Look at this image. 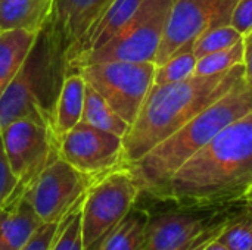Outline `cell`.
<instances>
[{
	"label": "cell",
	"instance_id": "cell-27",
	"mask_svg": "<svg viewBox=\"0 0 252 250\" xmlns=\"http://www.w3.org/2000/svg\"><path fill=\"white\" fill-rule=\"evenodd\" d=\"M230 214H232V211L224 209V211H223V212H221V214H220L208 227H205V228L199 233V236L196 237L195 243H193L188 250L205 249V246H207L208 243H211L214 239H217V237L223 233V230H224V227H226V224H227V221H229Z\"/></svg>",
	"mask_w": 252,
	"mask_h": 250
},
{
	"label": "cell",
	"instance_id": "cell-14",
	"mask_svg": "<svg viewBox=\"0 0 252 250\" xmlns=\"http://www.w3.org/2000/svg\"><path fill=\"white\" fill-rule=\"evenodd\" d=\"M43 225L19 184L13 196L0 206V250H22Z\"/></svg>",
	"mask_w": 252,
	"mask_h": 250
},
{
	"label": "cell",
	"instance_id": "cell-10",
	"mask_svg": "<svg viewBox=\"0 0 252 250\" xmlns=\"http://www.w3.org/2000/svg\"><path fill=\"white\" fill-rule=\"evenodd\" d=\"M58 155L80 172L94 178L127 167L123 137L81 121L61 137Z\"/></svg>",
	"mask_w": 252,
	"mask_h": 250
},
{
	"label": "cell",
	"instance_id": "cell-19",
	"mask_svg": "<svg viewBox=\"0 0 252 250\" xmlns=\"http://www.w3.org/2000/svg\"><path fill=\"white\" fill-rule=\"evenodd\" d=\"M151 214L134 206L130 214L99 243L96 250H142Z\"/></svg>",
	"mask_w": 252,
	"mask_h": 250
},
{
	"label": "cell",
	"instance_id": "cell-30",
	"mask_svg": "<svg viewBox=\"0 0 252 250\" xmlns=\"http://www.w3.org/2000/svg\"><path fill=\"white\" fill-rule=\"evenodd\" d=\"M244 65H245V80L252 87V29L244 35Z\"/></svg>",
	"mask_w": 252,
	"mask_h": 250
},
{
	"label": "cell",
	"instance_id": "cell-20",
	"mask_svg": "<svg viewBox=\"0 0 252 250\" xmlns=\"http://www.w3.org/2000/svg\"><path fill=\"white\" fill-rule=\"evenodd\" d=\"M81 122L93 125L96 128L114 133L120 137H124L128 131V124L108 105V102L87 84L86 87V100L81 115Z\"/></svg>",
	"mask_w": 252,
	"mask_h": 250
},
{
	"label": "cell",
	"instance_id": "cell-7",
	"mask_svg": "<svg viewBox=\"0 0 252 250\" xmlns=\"http://www.w3.org/2000/svg\"><path fill=\"white\" fill-rule=\"evenodd\" d=\"M155 68L157 65L154 62L106 60L83 65L74 72H78L131 125L154 85Z\"/></svg>",
	"mask_w": 252,
	"mask_h": 250
},
{
	"label": "cell",
	"instance_id": "cell-29",
	"mask_svg": "<svg viewBox=\"0 0 252 250\" xmlns=\"http://www.w3.org/2000/svg\"><path fill=\"white\" fill-rule=\"evenodd\" d=\"M59 224H43L22 250H49L58 233Z\"/></svg>",
	"mask_w": 252,
	"mask_h": 250
},
{
	"label": "cell",
	"instance_id": "cell-1",
	"mask_svg": "<svg viewBox=\"0 0 252 250\" xmlns=\"http://www.w3.org/2000/svg\"><path fill=\"white\" fill-rule=\"evenodd\" d=\"M252 189V111L224 127L170 178L158 200L182 208H226Z\"/></svg>",
	"mask_w": 252,
	"mask_h": 250
},
{
	"label": "cell",
	"instance_id": "cell-4",
	"mask_svg": "<svg viewBox=\"0 0 252 250\" xmlns=\"http://www.w3.org/2000/svg\"><path fill=\"white\" fill-rule=\"evenodd\" d=\"M65 77V53L44 25L22 68L0 97V133L12 121L30 118L44 124L58 137L55 113Z\"/></svg>",
	"mask_w": 252,
	"mask_h": 250
},
{
	"label": "cell",
	"instance_id": "cell-23",
	"mask_svg": "<svg viewBox=\"0 0 252 250\" xmlns=\"http://www.w3.org/2000/svg\"><path fill=\"white\" fill-rule=\"evenodd\" d=\"M244 55H245V47H244V38H242L232 47L213 52L210 55L199 57L196 62L193 75L205 77V75H214V74L227 71L239 63H244Z\"/></svg>",
	"mask_w": 252,
	"mask_h": 250
},
{
	"label": "cell",
	"instance_id": "cell-26",
	"mask_svg": "<svg viewBox=\"0 0 252 250\" xmlns=\"http://www.w3.org/2000/svg\"><path fill=\"white\" fill-rule=\"evenodd\" d=\"M19 180L13 174L0 137V206H3L18 190Z\"/></svg>",
	"mask_w": 252,
	"mask_h": 250
},
{
	"label": "cell",
	"instance_id": "cell-17",
	"mask_svg": "<svg viewBox=\"0 0 252 250\" xmlns=\"http://www.w3.org/2000/svg\"><path fill=\"white\" fill-rule=\"evenodd\" d=\"M37 34L25 29L0 32V97L22 68Z\"/></svg>",
	"mask_w": 252,
	"mask_h": 250
},
{
	"label": "cell",
	"instance_id": "cell-22",
	"mask_svg": "<svg viewBox=\"0 0 252 250\" xmlns=\"http://www.w3.org/2000/svg\"><path fill=\"white\" fill-rule=\"evenodd\" d=\"M232 211L219 240L230 250H252V202Z\"/></svg>",
	"mask_w": 252,
	"mask_h": 250
},
{
	"label": "cell",
	"instance_id": "cell-33",
	"mask_svg": "<svg viewBox=\"0 0 252 250\" xmlns=\"http://www.w3.org/2000/svg\"><path fill=\"white\" fill-rule=\"evenodd\" d=\"M0 32H1V31H0Z\"/></svg>",
	"mask_w": 252,
	"mask_h": 250
},
{
	"label": "cell",
	"instance_id": "cell-3",
	"mask_svg": "<svg viewBox=\"0 0 252 250\" xmlns=\"http://www.w3.org/2000/svg\"><path fill=\"white\" fill-rule=\"evenodd\" d=\"M252 111V87L239 81L217 102L195 115L140 161L128 165L142 193L157 199L174 172L211 141L224 127Z\"/></svg>",
	"mask_w": 252,
	"mask_h": 250
},
{
	"label": "cell",
	"instance_id": "cell-9",
	"mask_svg": "<svg viewBox=\"0 0 252 250\" xmlns=\"http://www.w3.org/2000/svg\"><path fill=\"white\" fill-rule=\"evenodd\" d=\"M6 156L19 184L28 189L37 175L56 158L59 139L41 122L19 118L0 133Z\"/></svg>",
	"mask_w": 252,
	"mask_h": 250
},
{
	"label": "cell",
	"instance_id": "cell-2",
	"mask_svg": "<svg viewBox=\"0 0 252 250\" xmlns=\"http://www.w3.org/2000/svg\"><path fill=\"white\" fill-rule=\"evenodd\" d=\"M242 80H245V65L239 63L214 75H192L179 83L154 84L123 137L127 167L140 161Z\"/></svg>",
	"mask_w": 252,
	"mask_h": 250
},
{
	"label": "cell",
	"instance_id": "cell-13",
	"mask_svg": "<svg viewBox=\"0 0 252 250\" xmlns=\"http://www.w3.org/2000/svg\"><path fill=\"white\" fill-rule=\"evenodd\" d=\"M112 1L114 0H53L46 25L65 55Z\"/></svg>",
	"mask_w": 252,
	"mask_h": 250
},
{
	"label": "cell",
	"instance_id": "cell-28",
	"mask_svg": "<svg viewBox=\"0 0 252 250\" xmlns=\"http://www.w3.org/2000/svg\"><path fill=\"white\" fill-rule=\"evenodd\" d=\"M238 32H241L242 35H245L247 32H250L252 29V0H238L233 12H232V18H230V24Z\"/></svg>",
	"mask_w": 252,
	"mask_h": 250
},
{
	"label": "cell",
	"instance_id": "cell-18",
	"mask_svg": "<svg viewBox=\"0 0 252 250\" xmlns=\"http://www.w3.org/2000/svg\"><path fill=\"white\" fill-rule=\"evenodd\" d=\"M86 87L87 83L78 72H72L65 77L55 113V127L59 140L65 133L72 130L81 121L86 100Z\"/></svg>",
	"mask_w": 252,
	"mask_h": 250
},
{
	"label": "cell",
	"instance_id": "cell-21",
	"mask_svg": "<svg viewBox=\"0 0 252 250\" xmlns=\"http://www.w3.org/2000/svg\"><path fill=\"white\" fill-rule=\"evenodd\" d=\"M193 41L179 47V50L164 63L157 65L154 84H171L190 78L195 74L198 57L193 55Z\"/></svg>",
	"mask_w": 252,
	"mask_h": 250
},
{
	"label": "cell",
	"instance_id": "cell-12",
	"mask_svg": "<svg viewBox=\"0 0 252 250\" xmlns=\"http://www.w3.org/2000/svg\"><path fill=\"white\" fill-rule=\"evenodd\" d=\"M224 209L179 208L151 215L142 250H188Z\"/></svg>",
	"mask_w": 252,
	"mask_h": 250
},
{
	"label": "cell",
	"instance_id": "cell-15",
	"mask_svg": "<svg viewBox=\"0 0 252 250\" xmlns=\"http://www.w3.org/2000/svg\"><path fill=\"white\" fill-rule=\"evenodd\" d=\"M142 3L143 0H114L106 7V10L96 19V22L83 34V37L66 52V66L72 60L108 43L131 19V16L137 12Z\"/></svg>",
	"mask_w": 252,
	"mask_h": 250
},
{
	"label": "cell",
	"instance_id": "cell-5",
	"mask_svg": "<svg viewBox=\"0 0 252 250\" xmlns=\"http://www.w3.org/2000/svg\"><path fill=\"white\" fill-rule=\"evenodd\" d=\"M142 189L128 167L99 177L81 202V234L84 250H96L99 243L136 206Z\"/></svg>",
	"mask_w": 252,
	"mask_h": 250
},
{
	"label": "cell",
	"instance_id": "cell-25",
	"mask_svg": "<svg viewBox=\"0 0 252 250\" xmlns=\"http://www.w3.org/2000/svg\"><path fill=\"white\" fill-rule=\"evenodd\" d=\"M49 250H84L81 234V203L63 221Z\"/></svg>",
	"mask_w": 252,
	"mask_h": 250
},
{
	"label": "cell",
	"instance_id": "cell-6",
	"mask_svg": "<svg viewBox=\"0 0 252 250\" xmlns=\"http://www.w3.org/2000/svg\"><path fill=\"white\" fill-rule=\"evenodd\" d=\"M173 0H143L131 19L102 47L72 60L66 75L96 62H154L159 49Z\"/></svg>",
	"mask_w": 252,
	"mask_h": 250
},
{
	"label": "cell",
	"instance_id": "cell-8",
	"mask_svg": "<svg viewBox=\"0 0 252 250\" xmlns=\"http://www.w3.org/2000/svg\"><path fill=\"white\" fill-rule=\"evenodd\" d=\"M96 180L56 156L25 189V196L43 224H59L80 206Z\"/></svg>",
	"mask_w": 252,
	"mask_h": 250
},
{
	"label": "cell",
	"instance_id": "cell-24",
	"mask_svg": "<svg viewBox=\"0 0 252 250\" xmlns=\"http://www.w3.org/2000/svg\"><path fill=\"white\" fill-rule=\"evenodd\" d=\"M242 38L244 35L238 32L232 25H221V27L210 28L204 31L201 35H198L193 41L192 50H193V55L199 59L213 52L232 47Z\"/></svg>",
	"mask_w": 252,
	"mask_h": 250
},
{
	"label": "cell",
	"instance_id": "cell-32",
	"mask_svg": "<svg viewBox=\"0 0 252 250\" xmlns=\"http://www.w3.org/2000/svg\"><path fill=\"white\" fill-rule=\"evenodd\" d=\"M244 202H252V189L250 190V193L247 194V197H245V200Z\"/></svg>",
	"mask_w": 252,
	"mask_h": 250
},
{
	"label": "cell",
	"instance_id": "cell-11",
	"mask_svg": "<svg viewBox=\"0 0 252 250\" xmlns=\"http://www.w3.org/2000/svg\"><path fill=\"white\" fill-rule=\"evenodd\" d=\"M238 0H173L155 65L170 59L179 47L204 31L229 25Z\"/></svg>",
	"mask_w": 252,
	"mask_h": 250
},
{
	"label": "cell",
	"instance_id": "cell-16",
	"mask_svg": "<svg viewBox=\"0 0 252 250\" xmlns=\"http://www.w3.org/2000/svg\"><path fill=\"white\" fill-rule=\"evenodd\" d=\"M53 0H0V31L25 29L37 34L47 22Z\"/></svg>",
	"mask_w": 252,
	"mask_h": 250
},
{
	"label": "cell",
	"instance_id": "cell-31",
	"mask_svg": "<svg viewBox=\"0 0 252 250\" xmlns=\"http://www.w3.org/2000/svg\"><path fill=\"white\" fill-rule=\"evenodd\" d=\"M204 250H230V249H229L227 246H224V245L219 240V237H217V239H214L211 243H208Z\"/></svg>",
	"mask_w": 252,
	"mask_h": 250
}]
</instances>
